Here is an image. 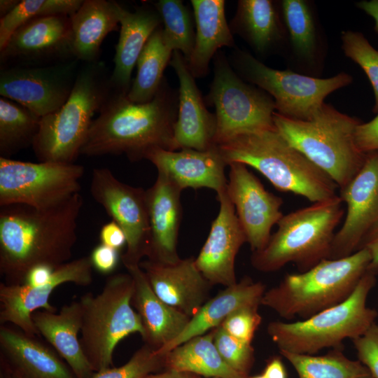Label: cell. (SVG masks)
<instances>
[{"instance_id": "cell-32", "label": "cell", "mask_w": 378, "mask_h": 378, "mask_svg": "<svg viewBox=\"0 0 378 378\" xmlns=\"http://www.w3.org/2000/svg\"><path fill=\"white\" fill-rule=\"evenodd\" d=\"M258 52L265 53L282 36L276 8L270 0H240L230 25Z\"/></svg>"}, {"instance_id": "cell-39", "label": "cell", "mask_w": 378, "mask_h": 378, "mask_svg": "<svg viewBox=\"0 0 378 378\" xmlns=\"http://www.w3.org/2000/svg\"><path fill=\"white\" fill-rule=\"evenodd\" d=\"M345 55L358 64L365 73L373 88L374 105L372 111L378 113V50L358 31H344L341 36Z\"/></svg>"}, {"instance_id": "cell-8", "label": "cell", "mask_w": 378, "mask_h": 378, "mask_svg": "<svg viewBox=\"0 0 378 378\" xmlns=\"http://www.w3.org/2000/svg\"><path fill=\"white\" fill-rule=\"evenodd\" d=\"M274 126L282 136L326 173L341 188L363 167L366 153L355 141L360 121L323 104L309 120L286 118L274 113Z\"/></svg>"}, {"instance_id": "cell-14", "label": "cell", "mask_w": 378, "mask_h": 378, "mask_svg": "<svg viewBox=\"0 0 378 378\" xmlns=\"http://www.w3.org/2000/svg\"><path fill=\"white\" fill-rule=\"evenodd\" d=\"M79 60L41 66L3 67L0 94L13 100L40 118L59 109L69 98Z\"/></svg>"}, {"instance_id": "cell-51", "label": "cell", "mask_w": 378, "mask_h": 378, "mask_svg": "<svg viewBox=\"0 0 378 378\" xmlns=\"http://www.w3.org/2000/svg\"><path fill=\"white\" fill-rule=\"evenodd\" d=\"M145 378H197L196 374L188 372L167 370L160 374H150Z\"/></svg>"}, {"instance_id": "cell-49", "label": "cell", "mask_w": 378, "mask_h": 378, "mask_svg": "<svg viewBox=\"0 0 378 378\" xmlns=\"http://www.w3.org/2000/svg\"><path fill=\"white\" fill-rule=\"evenodd\" d=\"M262 374L265 378H288L286 368L279 357H274L268 361Z\"/></svg>"}, {"instance_id": "cell-44", "label": "cell", "mask_w": 378, "mask_h": 378, "mask_svg": "<svg viewBox=\"0 0 378 378\" xmlns=\"http://www.w3.org/2000/svg\"><path fill=\"white\" fill-rule=\"evenodd\" d=\"M355 141L358 150L366 153L378 150V113L374 118L356 128Z\"/></svg>"}, {"instance_id": "cell-53", "label": "cell", "mask_w": 378, "mask_h": 378, "mask_svg": "<svg viewBox=\"0 0 378 378\" xmlns=\"http://www.w3.org/2000/svg\"><path fill=\"white\" fill-rule=\"evenodd\" d=\"M249 378H265V376L262 374L256 375V376L251 377H249Z\"/></svg>"}, {"instance_id": "cell-3", "label": "cell", "mask_w": 378, "mask_h": 378, "mask_svg": "<svg viewBox=\"0 0 378 378\" xmlns=\"http://www.w3.org/2000/svg\"><path fill=\"white\" fill-rule=\"evenodd\" d=\"M229 165L239 162L262 174L274 188L312 203L337 195V184L272 128L245 132L216 145Z\"/></svg>"}, {"instance_id": "cell-29", "label": "cell", "mask_w": 378, "mask_h": 378, "mask_svg": "<svg viewBox=\"0 0 378 378\" xmlns=\"http://www.w3.org/2000/svg\"><path fill=\"white\" fill-rule=\"evenodd\" d=\"M0 347L22 378H73L55 352L20 330L1 325Z\"/></svg>"}, {"instance_id": "cell-26", "label": "cell", "mask_w": 378, "mask_h": 378, "mask_svg": "<svg viewBox=\"0 0 378 378\" xmlns=\"http://www.w3.org/2000/svg\"><path fill=\"white\" fill-rule=\"evenodd\" d=\"M162 24L155 7L142 6L134 12L120 8V31L114 57V68L110 76L113 91L127 94L132 72L146 42Z\"/></svg>"}, {"instance_id": "cell-16", "label": "cell", "mask_w": 378, "mask_h": 378, "mask_svg": "<svg viewBox=\"0 0 378 378\" xmlns=\"http://www.w3.org/2000/svg\"><path fill=\"white\" fill-rule=\"evenodd\" d=\"M339 189L346 214L335 234L328 259L347 257L357 251L378 224V150L366 153L358 174Z\"/></svg>"}, {"instance_id": "cell-41", "label": "cell", "mask_w": 378, "mask_h": 378, "mask_svg": "<svg viewBox=\"0 0 378 378\" xmlns=\"http://www.w3.org/2000/svg\"><path fill=\"white\" fill-rule=\"evenodd\" d=\"M214 342L225 363L246 376L253 360L254 350L251 344L232 336L220 326L214 329Z\"/></svg>"}, {"instance_id": "cell-36", "label": "cell", "mask_w": 378, "mask_h": 378, "mask_svg": "<svg viewBox=\"0 0 378 378\" xmlns=\"http://www.w3.org/2000/svg\"><path fill=\"white\" fill-rule=\"evenodd\" d=\"M162 24L163 38L173 50H178L188 62L191 56L195 33L190 9L181 0H160L154 4Z\"/></svg>"}, {"instance_id": "cell-28", "label": "cell", "mask_w": 378, "mask_h": 378, "mask_svg": "<svg viewBox=\"0 0 378 378\" xmlns=\"http://www.w3.org/2000/svg\"><path fill=\"white\" fill-rule=\"evenodd\" d=\"M196 27L195 45L188 62L194 78L205 76L211 59L222 47L234 41L225 15L223 0H192Z\"/></svg>"}, {"instance_id": "cell-50", "label": "cell", "mask_w": 378, "mask_h": 378, "mask_svg": "<svg viewBox=\"0 0 378 378\" xmlns=\"http://www.w3.org/2000/svg\"><path fill=\"white\" fill-rule=\"evenodd\" d=\"M356 6L374 19V30L378 33V0L361 1Z\"/></svg>"}, {"instance_id": "cell-23", "label": "cell", "mask_w": 378, "mask_h": 378, "mask_svg": "<svg viewBox=\"0 0 378 378\" xmlns=\"http://www.w3.org/2000/svg\"><path fill=\"white\" fill-rule=\"evenodd\" d=\"M181 191L160 173L154 184L146 190L150 226L149 260L172 263L181 259L177 243L182 218Z\"/></svg>"}, {"instance_id": "cell-35", "label": "cell", "mask_w": 378, "mask_h": 378, "mask_svg": "<svg viewBox=\"0 0 378 378\" xmlns=\"http://www.w3.org/2000/svg\"><path fill=\"white\" fill-rule=\"evenodd\" d=\"M280 354L292 365L299 378H374L362 363L347 358L342 349H333L323 356Z\"/></svg>"}, {"instance_id": "cell-20", "label": "cell", "mask_w": 378, "mask_h": 378, "mask_svg": "<svg viewBox=\"0 0 378 378\" xmlns=\"http://www.w3.org/2000/svg\"><path fill=\"white\" fill-rule=\"evenodd\" d=\"M169 64L179 80L178 111L174 130L173 150L191 148L204 151L215 146L216 115L206 108L188 62L178 50Z\"/></svg>"}, {"instance_id": "cell-13", "label": "cell", "mask_w": 378, "mask_h": 378, "mask_svg": "<svg viewBox=\"0 0 378 378\" xmlns=\"http://www.w3.org/2000/svg\"><path fill=\"white\" fill-rule=\"evenodd\" d=\"M90 190L93 199L125 232L124 265L139 264L147 256L150 243L146 190L120 181L107 168L92 170Z\"/></svg>"}, {"instance_id": "cell-40", "label": "cell", "mask_w": 378, "mask_h": 378, "mask_svg": "<svg viewBox=\"0 0 378 378\" xmlns=\"http://www.w3.org/2000/svg\"><path fill=\"white\" fill-rule=\"evenodd\" d=\"M162 363L164 356L145 344L123 365L98 371L89 378H145Z\"/></svg>"}, {"instance_id": "cell-19", "label": "cell", "mask_w": 378, "mask_h": 378, "mask_svg": "<svg viewBox=\"0 0 378 378\" xmlns=\"http://www.w3.org/2000/svg\"><path fill=\"white\" fill-rule=\"evenodd\" d=\"M216 194L220 204L219 211L195 262L197 269L211 285L228 287L237 283L235 258L247 240L226 188Z\"/></svg>"}, {"instance_id": "cell-10", "label": "cell", "mask_w": 378, "mask_h": 378, "mask_svg": "<svg viewBox=\"0 0 378 378\" xmlns=\"http://www.w3.org/2000/svg\"><path fill=\"white\" fill-rule=\"evenodd\" d=\"M232 53V66L238 75L270 94L274 99L276 112L291 119H312L328 94L349 85L353 80L344 72L318 78L289 70L274 69L247 52L237 50Z\"/></svg>"}, {"instance_id": "cell-43", "label": "cell", "mask_w": 378, "mask_h": 378, "mask_svg": "<svg viewBox=\"0 0 378 378\" xmlns=\"http://www.w3.org/2000/svg\"><path fill=\"white\" fill-rule=\"evenodd\" d=\"M358 360L378 378V323H374L362 335L352 340Z\"/></svg>"}, {"instance_id": "cell-31", "label": "cell", "mask_w": 378, "mask_h": 378, "mask_svg": "<svg viewBox=\"0 0 378 378\" xmlns=\"http://www.w3.org/2000/svg\"><path fill=\"white\" fill-rule=\"evenodd\" d=\"M214 329L195 337L164 356L168 370L202 375L205 378H247L228 366L214 342Z\"/></svg>"}, {"instance_id": "cell-37", "label": "cell", "mask_w": 378, "mask_h": 378, "mask_svg": "<svg viewBox=\"0 0 378 378\" xmlns=\"http://www.w3.org/2000/svg\"><path fill=\"white\" fill-rule=\"evenodd\" d=\"M281 5L283 20L295 54L302 59H312L316 50L317 36L309 4L303 0H283Z\"/></svg>"}, {"instance_id": "cell-27", "label": "cell", "mask_w": 378, "mask_h": 378, "mask_svg": "<svg viewBox=\"0 0 378 378\" xmlns=\"http://www.w3.org/2000/svg\"><path fill=\"white\" fill-rule=\"evenodd\" d=\"M80 302L64 305L59 313L36 311L31 315L34 326L70 366L77 378H89L94 369L86 357L78 332L82 326Z\"/></svg>"}, {"instance_id": "cell-34", "label": "cell", "mask_w": 378, "mask_h": 378, "mask_svg": "<svg viewBox=\"0 0 378 378\" xmlns=\"http://www.w3.org/2000/svg\"><path fill=\"white\" fill-rule=\"evenodd\" d=\"M41 118L13 100L0 99V157L10 158L30 145L39 130Z\"/></svg>"}, {"instance_id": "cell-6", "label": "cell", "mask_w": 378, "mask_h": 378, "mask_svg": "<svg viewBox=\"0 0 378 378\" xmlns=\"http://www.w3.org/2000/svg\"><path fill=\"white\" fill-rule=\"evenodd\" d=\"M113 90L104 62L86 63L78 70L71 92L57 111L41 118L31 146L40 162L74 163L93 121Z\"/></svg>"}, {"instance_id": "cell-30", "label": "cell", "mask_w": 378, "mask_h": 378, "mask_svg": "<svg viewBox=\"0 0 378 378\" xmlns=\"http://www.w3.org/2000/svg\"><path fill=\"white\" fill-rule=\"evenodd\" d=\"M120 6L114 1L84 0L70 15L76 59L86 63L97 61L102 41L120 24Z\"/></svg>"}, {"instance_id": "cell-5", "label": "cell", "mask_w": 378, "mask_h": 378, "mask_svg": "<svg viewBox=\"0 0 378 378\" xmlns=\"http://www.w3.org/2000/svg\"><path fill=\"white\" fill-rule=\"evenodd\" d=\"M343 205L337 195L284 215L265 248L252 253L251 265L272 272L293 262L302 272L328 258Z\"/></svg>"}, {"instance_id": "cell-21", "label": "cell", "mask_w": 378, "mask_h": 378, "mask_svg": "<svg viewBox=\"0 0 378 378\" xmlns=\"http://www.w3.org/2000/svg\"><path fill=\"white\" fill-rule=\"evenodd\" d=\"M145 159L181 190L207 188L217 193L227 186L225 168L228 164L216 145L204 151L155 148Z\"/></svg>"}, {"instance_id": "cell-15", "label": "cell", "mask_w": 378, "mask_h": 378, "mask_svg": "<svg viewBox=\"0 0 378 378\" xmlns=\"http://www.w3.org/2000/svg\"><path fill=\"white\" fill-rule=\"evenodd\" d=\"M76 59L70 15L65 14L31 20L11 35L0 50L3 67L41 66Z\"/></svg>"}, {"instance_id": "cell-38", "label": "cell", "mask_w": 378, "mask_h": 378, "mask_svg": "<svg viewBox=\"0 0 378 378\" xmlns=\"http://www.w3.org/2000/svg\"><path fill=\"white\" fill-rule=\"evenodd\" d=\"M83 0H23L0 20V50L15 31L24 23L41 17L65 14L71 15Z\"/></svg>"}, {"instance_id": "cell-11", "label": "cell", "mask_w": 378, "mask_h": 378, "mask_svg": "<svg viewBox=\"0 0 378 378\" xmlns=\"http://www.w3.org/2000/svg\"><path fill=\"white\" fill-rule=\"evenodd\" d=\"M214 76L206 97L215 107V145L237 134L274 127V100L244 82L223 52L214 56Z\"/></svg>"}, {"instance_id": "cell-9", "label": "cell", "mask_w": 378, "mask_h": 378, "mask_svg": "<svg viewBox=\"0 0 378 378\" xmlns=\"http://www.w3.org/2000/svg\"><path fill=\"white\" fill-rule=\"evenodd\" d=\"M134 283L131 275L109 276L102 291L81 296L83 309L80 340L83 350L94 371L112 365L117 344L132 333L145 337L139 314L132 308Z\"/></svg>"}, {"instance_id": "cell-55", "label": "cell", "mask_w": 378, "mask_h": 378, "mask_svg": "<svg viewBox=\"0 0 378 378\" xmlns=\"http://www.w3.org/2000/svg\"><path fill=\"white\" fill-rule=\"evenodd\" d=\"M212 378H215V377H212Z\"/></svg>"}, {"instance_id": "cell-12", "label": "cell", "mask_w": 378, "mask_h": 378, "mask_svg": "<svg viewBox=\"0 0 378 378\" xmlns=\"http://www.w3.org/2000/svg\"><path fill=\"white\" fill-rule=\"evenodd\" d=\"M84 167L75 163L22 162L0 157V206L48 208L80 192Z\"/></svg>"}, {"instance_id": "cell-33", "label": "cell", "mask_w": 378, "mask_h": 378, "mask_svg": "<svg viewBox=\"0 0 378 378\" xmlns=\"http://www.w3.org/2000/svg\"><path fill=\"white\" fill-rule=\"evenodd\" d=\"M173 50L163 38L162 27L152 34L136 62L137 72L127 97L132 102L146 103L155 97L164 78Z\"/></svg>"}, {"instance_id": "cell-2", "label": "cell", "mask_w": 378, "mask_h": 378, "mask_svg": "<svg viewBox=\"0 0 378 378\" xmlns=\"http://www.w3.org/2000/svg\"><path fill=\"white\" fill-rule=\"evenodd\" d=\"M178 111V92L164 77L150 101L131 102L127 94L112 91L93 120L80 155L90 157L125 154L132 161L145 159L155 148L173 150Z\"/></svg>"}, {"instance_id": "cell-47", "label": "cell", "mask_w": 378, "mask_h": 378, "mask_svg": "<svg viewBox=\"0 0 378 378\" xmlns=\"http://www.w3.org/2000/svg\"><path fill=\"white\" fill-rule=\"evenodd\" d=\"M55 269L47 265H38L27 272L23 284L36 287L50 281Z\"/></svg>"}, {"instance_id": "cell-48", "label": "cell", "mask_w": 378, "mask_h": 378, "mask_svg": "<svg viewBox=\"0 0 378 378\" xmlns=\"http://www.w3.org/2000/svg\"><path fill=\"white\" fill-rule=\"evenodd\" d=\"M367 248L372 256L370 267L378 270V224L366 235L360 248Z\"/></svg>"}, {"instance_id": "cell-7", "label": "cell", "mask_w": 378, "mask_h": 378, "mask_svg": "<svg viewBox=\"0 0 378 378\" xmlns=\"http://www.w3.org/2000/svg\"><path fill=\"white\" fill-rule=\"evenodd\" d=\"M377 274L369 267L346 300L306 319L270 322L268 335L280 352L315 355L326 348L342 349L344 340L358 337L375 323L378 312L367 300Z\"/></svg>"}, {"instance_id": "cell-22", "label": "cell", "mask_w": 378, "mask_h": 378, "mask_svg": "<svg viewBox=\"0 0 378 378\" xmlns=\"http://www.w3.org/2000/svg\"><path fill=\"white\" fill-rule=\"evenodd\" d=\"M139 266L155 293L189 317L208 300L211 284L197 269L192 257L172 263L148 259L141 261Z\"/></svg>"}, {"instance_id": "cell-25", "label": "cell", "mask_w": 378, "mask_h": 378, "mask_svg": "<svg viewBox=\"0 0 378 378\" xmlns=\"http://www.w3.org/2000/svg\"><path fill=\"white\" fill-rule=\"evenodd\" d=\"M265 292V286L262 283L254 282L249 277H244L239 282L226 287L200 307L190 318L179 336L166 346L155 350L156 353L164 356L188 340L218 328L237 309L258 308Z\"/></svg>"}, {"instance_id": "cell-24", "label": "cell", "mask_w": 378, "mask_h": 378, "mask_svg": "<svg viewBox=\"0 0 378 378\" xmlns=\"http://www.w3.org/2000/svg\"><path fill=\"white\" fill-rule=\"evenodd\" d=\"M131 275L134 290L132 304L145 330L146 344L158 350L183 331L190 317L162 300L153 290L139 264L125 265Z\"/></svg>"}, {"instance_id": "cell-1", "label": "cell", "mask_w": 378, "mask_h": 378, "mask_svg": "<svg viewBox=\"0 0 378 378\" xmlns=\"http://www.w3.org/2000/svg\"><path fill=\"white\" fill-rule=\"evenodd\" d=\"M83 205L78 192L48 208L0 206V274L8 285L23 284L38 265L56 269L69 261Z\"/></svg>"}, {"instance_id": "cell-42", "label": "cell", "mask_w": 378, "mask_h": 378, "mask_svg": "<svg viewBox=\"0 0 378 378\" xmlns=\"http://www.w3.org/2000/svg\"><path fill=\"white\" fill-rule=\"evenodd\" d=\"M258 309L253 307L237 309L229 315L220 326L232 336L251 344L262 322Z\"/></svg>"}, {"instance_id": "cell-45", "label": "cell", "mask_w": 378, "mask_h": 378, "mask_svg": "<svg viewBox=\"0 0 378 378\" xmlns=\"http://www.w3.org/2000/svg\"><path fill=\"white\" fill-rule=\"evenodd\" d=\"M92 267L102 274L111 273L118 262V251L103 244L97 245L90 255Z\"/></svg>"}, {"instance_id": "cell-46", "label": "cell", "mask_w": 378, "mask_h": 378, "mask_svg": "<svg viewBox=\"0 0 378 378\" xmlns=\"http://www.w3.org/2000/svg\"><path fill=\"white\" fill-rule=\"evenodd\" d=\"M99 239L102 244L118 251L126 244V236L124 231L113 220L102 227Z\"/></svg>"}, {"instance_id": "cell-17", "label": "cell", "mask_w": 378, "mask_h": 378, "mask_svg": "<svg viewBox=\"0 0 378 378\" xmlns=\"http://www.w3.org/2000/svg\"><path fill=\"white\" fill-rule=\"evenodd\" d=\"M228 166L227 195L252 253L259 251L267 245L272 227L284 216L283 200L267 190L245 164L232 162Z\"/></svg>"}, {"instance_id": "cell-18", "label": "cell", "mask_w": 378, "mask_h": 378, "mask_svg": "<svg viewBox=\"0 0 378 378\" xmlns=\"http://www.w3.org/2000/svg\"><path fill=\"white\" fill-rule=\"evenodd\" d=\"M92 281V265L90 256L69 261L57 267L47 284L33 287L26 284H0V323H11L25 334L39 335L31 315L38 309L56 312L49 302L51 293L58 286L74 283L87 286Z\"/></svg>"}, {"instance_id": "cell-52", "label": "cell", "mask_w": 378, "mask_h": 378, "mask_svg": "<svg viewBox=\"0 0 378 378\" xmlns=\"http://www.w3.org/2000/svg\"><path fill=\"white\" fill-rule=\"evenodd\" d=\"M18 0H1L0 1V16L1 18L11 12L14 8L20 3Z\"/></svg>"}, {"instance_id": "cell-4", "label": "cell", "mask_w": 378, "mask_h": 378, "mask_svg": "<svg viewBox=\"0 0 378 378\" xmlns=\"http://www.w3.org/2000/svg\"><path fill=\"white\" fill-rule=\"evenodd\" d=\"M371 262L365 248L347 257L324 259L307 271L285 275L265 290L261 305L286 320L306 319L346 300Z\"/></svg>"}, {"instance_id": "cell-54", "label": "cell", "mask_w": 378, "mask_h": 378, "mask_svg": "<svg viewBox=\"0 0 378 378\" xmlns=\"http://www.w3.org/2000/svg\"><path fill=\"white\" fill-rule=\"evenodd\" d=\"M10 378H22V377L19 376L18 374H17V375L12 376Z\"/></svg>"}]
</instances>
